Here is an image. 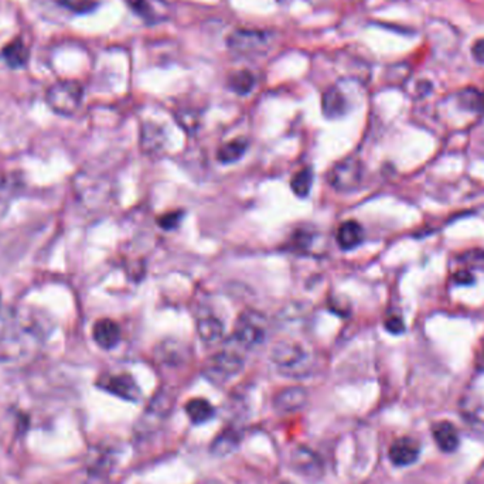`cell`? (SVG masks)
Masks as SVG:
<instances>
[{"mask_svg":"<svg viewBox=\"0 0 484 484\" xmlns=\"http://www.w3.org/2000/svg\"><path fill=\"white\" fill-rule=\"evenodd\" d=\"M50 321L33 309H20L6 321L0 334V354L6 358L31 355L50 334Z\"/></svg>","mask_w":484,"mask_h":484,"instance_id":"obj_1","label":"cell"},{"mask_svg":"<svg viewBox=\"0 0 484 484\" xmlns=\"http://www.w3.org/2000/svg\"><path fill=\"white\" fill-rule=\"evenodd\" d=\"M321 108L327 117H338L345 110V99L338 89L330 88L323 93Z\"/></svg>","mask_w":484,"mask_h":484,"instance_id":"obj_18","label":"cell"},{"mask_svg":"<svg viewBox=\"0 0 484 484\" xmlns=\"http://www.w3.org/2000/svg\"><path fill=\"white\" fill-rule=\"evenodd\" d=\"M267 44L266 35L260 31H249V30H238L234 31L228 37V47L242 55L262 52L265 45Z\"/></svg>","mask_w":484,"mask_h":484,"instance_id":"obj_8","label":"cell"},{"mask_svg":"<svg viewBox=\"0 0 484 484\" xmlns=\"http://www.w3.org/2000/svg\"><path fill=\"white\" fill-rule=\"evenodd\" d=\"M102 388L108 392L123 398L126 401H137L140 398V389L134 379L127 374L109 376L105 382H102Z\"/></svg>","mask_w":484,"mask_h":484,"instance_id":"obj_9","label":"cell"},{"mask_svg":"<svg viewBox=\"0 0 484 484\" xmlns=\"http://www.w3.org/2000/svg\"><path fill=\"white\" fill-rule=\"evenodd\" d=\"M272 361L279 372L289 376H301L310 369V354L292 341H282L272 350Z\"/></svg>","mask_w":484,"mask_h":484,"instance_id":"obj_3","label":"cell"},{"mask_svg":"<svg viewBox=\"0 0 484 484\" xmlns=\"http://www.w3.org/2000/svg\"><path fill=\"white\" fill-rule=\"evenodd\" d=\"M433 437L437 446L446 453L454 451L459 446V433L456 427L447 420H442L433 425Z\"/></svg>","mask_w":484,"mask_h":484,"instance_id":"obj_13","label":"cell"},{"mask_svg":"<svg viewBox=\"0 0 484 484\" xmlns=\"http://www.w3.org/2000/svg\"><path fill=\"white\" fill-rule=\"evenodd\" d=\"M248 147V142L245 139H234L218 149V159L221 163H234L242 157Z\"/></svg>","mask_w":484,"mask_h":484,"instance_id":"obj_20","label":"cell"},{"mask_svg":"<svg viewBox=\"0 0 484 484\" xmlns=\"http://www.w3.org/2000/svg\"><path fill=\"white\" fill-rule=\"evenodd\" d=\"M28 48L23 42L21 38H16L10 41L3 50H1V57L4 58L6 64L10 68H21L27 64L28 61Z\"/></svg>","mask_w":484,"mask_h":484,"instance_id":"obj_17","label":"cell"},{"mask_svg":"<svg viewBox=\"0 0 484 484\" xmlns=\"http://www.w3.org/2000/svg\"><path fill=\"white\" fill-rule=\"evenodd\" d=\"M290 466L296 473L303 476L304 478L310 481H316L323 474V464L321 460L317 457V454L304 447L299 446L296 447L290 454Z\"/></svg>","mask_w":484,"mask_h":484,"instance_id":"obj_7","label":"cell"},{"mask_svg":"<svg viewBox=\"0 0 484 484\" xmlns=\"http://www.w3.org/2000/svg\"><path fill=\"white\" fill-rule=\"evenodd\" d=\"M243 367V357L241 348L232 342V347L226 345L222 351L215 354L205 367V375L214 382H224L238 374Z\"/></svg>","mask_w":484,"mask_h":484,"instance_id":"obj_4","label":"cell"},{"mask_svg":"<svg viewBox=\"0 0 484 484\" xmlns=\"http://www.w3.org/2000/svg\"><path fill=\"white\" fill-rule=\"evenodd\" d=\"M311 181H313V173L309 167H304L293 175L290 185H292V190L296 195L307 197V194L310 192V188H311Z\"/></svg>","mask_w":484,"mask_h":484,"instance_id":"obj_22","label":"cell"},{"mask_svg":"<svg viewBox=\"0 0 484 484\" xmlns=\"http://www.w3.org/2000/svg\"><path fill=\"white\" fill-rule=\"evenodd\" d=\"M197 333L205 344H215L224 335V324L214 316H204L197 321Z\"/></svg>","mask_w":484,"mask_h":484,"instance_id":"obj_14","label":"cell"},{"mask_svg":"<svg viewBox=\"0 0 484 484\" xmlns=\"http://www.w3.org/2000/svg\"><path fill=\"white\" fill-rule=\"evenodd\" d=\"M364 231L357 221H345L337 231V242L342 249H352L362 242Z\"/></svg>","mask_w":484,"mask_h":484,"instance_id":"obj_16","label":"cell"},{"mask_svg":"<svg viewBox=\"0 0 484 484\" xmlns=\"http://www.w3.org/2000/svg\"><path fill=\"white\" fill-rule=\"evenodd\" d=\"M385 327H386V330L391 331L392 334H399V333H402V331L405 330V325H403L402 320H401L399 317H395V316H393V317H389V318L386 320Z\"/></svg>","mask_w":484,"mask_h":484,"instance_id":"obj_29","label":"cell"},{"mask_svg":"<svg viewBox=\"0 0 484 484\" xmlns=\"http://www.w3.org/2000/svg\"><path fill=\"white\" fill-rule=\"evenodd\" d=\"M471 52H473V57L476 58V61L484 64V38L477 40V41L473 44Z\"/></svg>","mask_w":484,"mask_h":484,"instance_id":"obj_30","label":"cell"},{"mask_svg":"<svg viewBox=\"0 0 484 484\" xmlns=\"http://www.w3.org/2000/svg\"><path fill=\"white\" fill-rule=\"evenodd\" d=\"M184 409L192 423H204L209 420L215 412L212 405L202 398H195V399L188 401Z\"/></svg>","mask_w":484,"mask_h":484,"instance_id":"obj_19","label":"cell"},{"mask_svg":"<svg viewBox=\"0 0 484 484\" xmlns=\"http://www.w3.org/2000/svg\"><path fill=\"white\" fill-rule=\"evenodd\" d=\"M238 443H239V434L235 430L228 429L212 442L211 451L215 456H225L231 453L238 446Z\"/></svg>","mask_w":484,"mask_h":484,"instance_id":"obj_21","label":"cell"},{"mask_svg":"<svg viewBox=\"0 0 484 484\" xmlns=\"http://www.w3.org/2000/svg\"><path fill=\"white\" fill-rule=\"evenodd\" d=\"M59 3L72 10V11H78V13H85V11H91L92 8L96 7V1L95 0H59Z\"/></svg>","mask_w":484,"mask_h":484,"instance_id":"obj_25","label":"cell"},{"mask_svg":"<svg viewBox=\"0 0 484 484\" xmlns=\"http://www.w3.org/2000/svg\"><path fill=\"white\" fill-rule=\"evenodd\" d=\"M93 341L103 350L113 348L120 340V328L110 318H100L92 328Z\"/></svg>","mask_w":484,"mask_h":484,"instance_id":"obj_12","label":"cell"},{"mask_svg":"<svg viewBox=\"0 0 484 484\" xmlns=\"http://www.w3.org/2000/svg\"><path fill=\"white\" fill-rule=\"evenodd\" d=\"M164 132L161 127L156 126L154 123L144 125L142 127V134H140V147L144 153L154 154L160 151L164 147Z\"/></svg>","mask_w":484,"mask_h":484,"instance_id":"obj_15","label":"cell"},{"mask_svg":"<svg viewBox=\"0 0 484 484\" xmlns=\"http://www.w3.org/2000/svg\"><path fill=\"white\" fill-rule=\"evenodd\" d=\"M183 214H184L183 211H171V212H167V214L161 215L157 219V222L164 229H173V228H175L180 224L181 218H183Z\"/></svg>","mask_w":484,"mask_h":484,"instance_id":"obj_26","label":"cell"},{"mask_svg":"<svg viewBox=\"0 0 484 484\" xmlns=\"http://www.w3.org/2000/svg\"><path fill=\"white\" fill-rule=\"evenodd\" d=\"M253 75L248 71H238L229 76V88L239 95L248 93L253 88Z\"/></svg>","mask_w":484,"mask_h":484,"instance_id":"obj_23","label":"cell"},{"mask_svg":"<svg viewBox=\"0 0 484 484\" xmlns=\"http://www.w3.org/2000/svg\"><path fill=\"white\" fill-rule=\"evenodd\" d=\"M419 457V444L412 437H401L389 447V459L395 466H409Z\"/></svg>","mask_w":484,"mask_h":484,"instance_id":"obj_10","label":"cell"},{"mask_svg":"<svg viewBox=\"0 0 484 484\" xmlns=\"http://www.w3.org/2000/svg\"><path fill=\"white\" fill-rule=\"evenodd\" d=\"M127 3V6L134 11L137 13L139 16L144 17V18H149L151 11L149 8V4L146 0H125Z\"/></svg>","mask_w":484,"mask_h":484,"instance_id":"obj_27","label":"cell"},{"mask_svg":"<svg viewBox=\"0 0 484 484\" xmlns=\"http://www.w3.org/2000/svg\"><path fill=\"white\" fill-rule=\"evenodd\" d=\"M453 280L456 283H459V284H470V283H473V275H471V272L468 269L463 267V269L454 272Z\"/></svg>","mask_w":484,"mask_h":484,"instance_id":"obj_28","label":"cell"},{"mask_svg":"<svg viewBox=\"0 0 484 484\" xmlns=\"http://www.w3.org/2000/svg\"><path fill=\"white\" fill-rule=\"evenodd\" d=\"M265 337V318L259 313L246 311L238 318L231 341L241 350H250L259 345Z\"/></svg>","mask_w":484,"mask_h":484,"instance_id":"obj_5","label":"cell"},{"mask_svg":"<svg viewBox=\"0 0 484 484\" xmlns=\"http://www.w3.org/2000/svg\"><path fill=\"white\" fill-rule=\"evenodd\" d=\"M362 178L361 161L355 157H347L333 166L327 174L330 185L338 191H351L357 188Z\"/></svg>","mask_w":484,"mask_h":484,"instance_id":"obj_6","label":"cell"},{"mask_svg":"<svg viewBox=\"0 0 484 484\" xmlns=\"http://www.w3.org/2000/svg\"><path fill=\"white\" fill-rule=\"evenodd\" d=\"M460 262L464 265V269H481L484 267V250L473 249L464 252L460 256Z\"/></svg>","mask_w":484,"mask_h":484,"instance_id":"obj_24","label":"cell"},{"mask_svg":"<svg viewBox=\"0 0 484 484\" xmlns=\"http://www.w3.org/2000/svg\"><path fill=\"white\" fill-rule=\"evenodd\" d=\"M307 402V392L300 386L284 388L276 393L273 405L282 413H290L301 409Z\"/></svg>","mask_w":484,"mask_h":484,"instance_id":"obj_11","label":"cell"},{"mask_svg":"<svg viewBox=\"0 0 484 484\" xmlns=\"http://www.w3.org/2000/svg\"><path fill=\"white\" fill-rule=\"evenodd\" d=\"M83 88L78 81H58L45 92V102L51 110L62 116L74 115L81 106Z\"/></svg>","mask_w":484,"mask_h":484,"instance_id":"obj_2","label":"cell"}]
</instances>
